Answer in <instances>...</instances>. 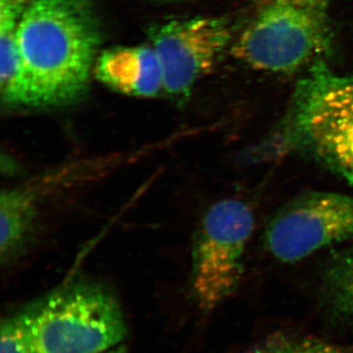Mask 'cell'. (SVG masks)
Listing matches in <instances>:
<instances>
[{
  "label": "cell",
  "mask_w": 353,
  "mask_h": 353,
  "mask_svg": "<svg viewBox=\"0 0 353 353\" xmlns=\"http://www.w3.org/2000/svg\"><path fill=\"white\" fill-rule=\"evenodd\" d=\"M1 353H30L24 334L15 316L2 322Z\"/></svg>",
  "instance_id": "obj_13"
},
{
  "label": "cell",
  "mask_w": 353,
  "mask_h": 353,
  "mask_svg": "<svg viewBox=\"0 0 353 353\" xmlns=\"http://www.w3.org/2000/svg\"><path fill=\"white\" fill-rule=\"evenodd\" d=\"M250 353H345L328 341L294 334H275L260 341Z\"/></svg>",
  "instance_id": "obj_12"
},
{
  "label": "cell",
  "mask_w": 353,
  "mask_h": 353,
  "mask_svg": "<svg viewBox=\"0 0 353 353\" xmlns=\"http://www.w3.org/2000/svg\"><path fill=\"white\" fill-rule=\"evenodd\" d=\"M334 0H250L231 46L236 59L259 71L292 74L333 50Z\"/></svg>",
  "instance_id": "obj_3"
},
{
  "label": "cell",
  "mask_w": 353,
  "mask_h": 353,
  "mask_svg": "<svg viewBox=\"0 0 353 353\" xmlns=\"http://www.w3.org/2000/svg\"><path fill=\"white\" fill-rule=\"evenodd\" d=\"M108 353H126L125 352V350L123 347L118 348V350H112V352Z\"/></svg>",
  "instance_id": "obj_14"
},
{
  "label": "cell",
  "mask_w": 353,
  "mask_h": 353,
  "mask_svg": "<svg viewBox=\"0 0 353 353\" xmlns=\"http://www.w3.org/2000/svg\"><path fill=\"white\" fill-rule=\"evenodd\" d=\"M31 185L3 190L0 196V259L11 264L31 245L37 234L41 199Z\"/></svg>",
  "instance_id": "obj_9"
},
{
  "label": "cell",
  "mask_w": 353,
  "mask_h": 353,
  "mask_svg": "<svg viewBox=\"0 0 353 353\" xmlns=\"http://www.w3.org/2000/svg\"><path fill=\"white\" fill-rule=\"evenodd\" d=\"M321 299L334 322L353 327V246L334 254L325 266Z\"/></svg>",
  "instance_id": "obj_10"
},
{
  "label": "cell",
  "mask_w": 353,
  "mask_h": 353,
  "mask_svg": "<svg viewBox=\"0 0 353 353\" xmlns=\"http://www.w3.org/2000/svg\"><path fill=\"white\" fill-rule=\"evenodd\" d=\"M261 157H299L353 185V74L334 73L325 60L297 83Z\"/></svg>",
  "instance_id": "obj_2"
},
{
  "label": "cell",
  "mask_w": 353,
  "mask_h": 353,
  "mask_svg": "<svg viewBox=\"0 0 353 353\" xmlns=\"http://www.w3.org/2000/svg\"><path fill=\"white\" fill-rule=\"evenodd\" d=\"M150 37L163 74L164 92L185 101L232 46L234 30L227 18L197 17L155 26Z\"/></svg>",
  "instance_id": "obj_7"
},
{
  "label": "cell",
  "mask_w": 353,
  "mask_h": 353,
  "mask_svg": "<svg viewBox=\"0 0 353 353\" xmlns=\"http://www.w3.org/2000/svg\"><path fill=\"white\" fill-rule=\"evenodd\" d=\"M34 0H0V92L2 102L12 92L18 68L17 34Z\"/></svg>",
  "instance_id": "obj_11"
},
{
  "label": "cell",
  "mask_w": 353,
  "mask_h": 353,
  "mask_svg": "<svg viewBox=\"0 0 353 353\" xmlns=\"http://www.w3.org/2000/svg\"><path fill=\"white\" fill-rule=\"evenodd\" d=\"M15 317L30 353H99L126 334L115 297L94 283L65 285Z\"/></svg>",
  "instance_id": "obj_4"
},
{
  "label": "cell",
  "mask_w": 353,
  "mask_h": 353,
  "mask_svg": "<svg viewBox=\"0 0 353 353\" xmlns=\"http://www.w3.org/2000/svg\"><path fill=\"white\" fill-rule=\"evenodd\" d=\"M95 76L104 85L123 94L157 97L164 90L163 74L152 46H118L101 53Z\"/></svg>",
  "instance_id": "obj_8"
},
{
  "label": "cell",
  "mask_w": 353,
  "mask_h": 353,
  "mask_svg": "<svg viewBox=\"0 0 353 353\" xmlns=\"http://www.w3.org/2000/svg\"><path fill=\"white\" fill-rule=\"evenodd\" d=\"M352 240L353 196L318 190L304 192L283 205L262 236L266 252L285 264Z\"/></svg>",
  "instance_id": "obj_6"
},
{
  "label": "cell",
  "mask_w": 353,
  "mask_h": 353,
  "mask_svg": "<svg viewBox=\"0 0 353 353\" xmlns=\"http://www.w3.org/2000/svg\"><path fill=\"white\" fill-rule=\"evenodd\" d=\"M253 230L252 208L239 199H223L206 211L192 250V292L201 307L214 308L238 290Z\"/></svg>",
  "instance_id": "obj_5"
},
{
  "label": "cell",
  "mask_w": 353,
  "mask_h": 353,
  "mask_svg": "<svg viewBox=\"0 0 353 353\" xmlns=\"http://www.w3.org/2000/svg\"><path fill=\"white\" fill-rule=\"evenodd\" d=\"M101 41L90 0H34L18 30L19 68L4 105L55 108L82 99Z\"/></svg>",
  "instance_id": "obj_1"
}]
</instances>
